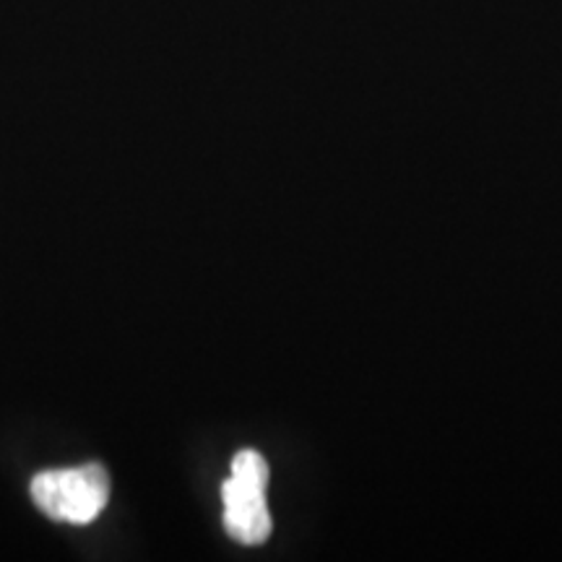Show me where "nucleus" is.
I'll return each mask as SVG.
<instances>
[{
  "instance_id": "nucleus-1",
  "label": "nucleus",
  "mask_w": 562,
  "mask_h": 562,
  "mask_svg": "<svg viewBox=\"0 0 562 562\" xmlns=\"http://www.w3.org/2000/svg\"><path fill=\"white\" fill-rule=\"evenodd\" d=\"M32 501L53 521L87 526L110 501V474L102 463L42 472L32 480Z\"/></svg>"
},
{
  "instance_id": "nucleus-2",
  "label": "nucleus",
  "mask_w": 562,
  "mask_h": 562,
  "mask_svg": "<svg viewBox=\"0 0 562 562\" xmlns=\"http://www.w3.org/2000/svg\"><path fill=\"white\" fill-rule=\"evenodd\" d=\"M269 463L261 453L240 451L232 461V476L222 484L224 526L240 544H261L271 533V516L266 505Z\"/></svg>"
}]
</instances>
